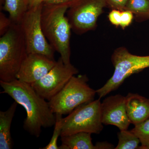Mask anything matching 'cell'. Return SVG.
I'll return each instance as SVG.
<instances>
[{
	"mask_svg": "<svg viewBox=\"0 0 149 149\" xmlns=\"http://www.w3.org/2000/svg\"><path fill=\"white\" fill-rule=\"evenodd\" d=\"M3 91L1 93L10 96L25 109L27 116L23 128L30 135L38 138L42 128L54 125L56 116L50 108L49 102L37 93L30 84L16 79L10 82L0 80Z\"/></svg>",
	"mask_w": 149,
	"mask_h": 149,
	"instance_id": "obj_1",
	"label": "cell"
},
{
	"mask_svg": "<svg viewBox=\"0 0 149 149\" xmlns=\"http://www.w3.org/2000/svg\"><path fill=\"white\" fill-rule=\"evenodd\" d=\"M69 3L43 4L41 14L42 29L49 42L65 64L70 63L71 26L65 14Z\"/></svg>",
	"mask_w": 149,
	"mask_h": 149,
	"instance_id": "obj_2",
	"label": "cell"
},
{
	"mask_svg": "<svg viewBox=\"0 0 149 149\" xmlns=\"http://www.w3.org/2000/svg\"><path fill=\"white\" fill-rule=\"evenodd\" d=\"M27 54L20 25L13 23L0 38V80L10 82L16 79Z\"/></svg>",
	"mask_w": 149,
	"mask_h": 149,
	"instance_id": "obj_3",
	"label": "cell"
},
{
	"mask_svg": "<svg viewBox=\"0 0 149 149\" xmlns=\"http://www.w3.org/2000/svg\"><path fill=\"white\" fill-rule=\"evenodd\" d=\"M86 74L72 76L64 88L49 102L55 114H69L77 107L94 100L96 91L90 87Z\"/></svg>",
	"mask_w": 149,
	"mask_h": 149,
	"instance_id": "obj_4",
	"label": "cell"
},
{
	"mask_svg": "<svg viewBox=\"0 0 149 149\" xmlns=\"http://www.w3.org/2000/svg\"><path fill=\"white\" fill-rule=\"evenodd\" d=\"M111 59L114 72L106 84L96 91L100 99L118 89L130 75L149 68V56L133 55L124 47L116 49Z\"/></svg>",
	"mask_w": 149,
	"mask_h": 149,
	"instance_id": "obj_5",
	"label": "cell"
},
{
	"mask_svg": "<svg viewBox=\"0 0 149 149\" xmlns=\"http://www.w3.org/2000/svg\"><path fill=\"white\" fill-rule=\"evenodd\" d=\"M100 99L77 107L63 118L61 136L79 132L99 134L103 128Z\"/></svg>",
	"mask_w": 149,
	"mask_h": 149,
	"instance_id": "obj_6",
	"label": "cell"
},
{
	"mask_svg": "<svg viewBox=\"0 0 149 149\" xmlns=\"http://www.w3.org/2000/svg\"><path fill=\"white\" fill-rule=\"evenodd\" d=\"M43 5L29 9L19 24L26 44L27 54H40L54 59L55 51L46 38L41 26Z\"/></svg>",
	"mask_w": 149,
	"mask_h": 149,
	"instance_id": "obj_7",
	"label": "cell"
},
{
	"mask_svg": "<svg viewBox=\"0 0 149 149\" xmlns=\"http://www.w3.org/2000/svg\"><path fill=\"white\" fill-rule=\"evenodd\" d=\"M107 7L106 0H74L67 11L73 32L77 35L94 30L98 18Z\"/></svg>",
	"mask_w": 149,
	"mask_h": 149,
	"instance_id": "obj_8",
	"label": "cell"
},
{
	"mask_svg": "<svg viewBox=\"0 0 149 149\" xmlns=\"http://www.w3.org/2000/svg\"><path fill=\"white\" fill-rule=\"evenodd\" d=\"M79 70L71 63H64L60 57L52 69L31 86L40 96L49 101L62 90Z\"/></svg>",
	"mask_w": 149,
	"mask_h": 149,
	"instance_id": "obj_9",
	"label": "cell"
},
{
	"mask_svg": "<svg viewBox=\"0 0 149 149\" xmlns=\"http://www.w3.org/2000/svg\"><path fill=\"white\" fill-rule=\"evenodd\" d=\"M102 122L113 125L120 130H128L130 124L126 109L125 97L117 94L109 96L101 104Z\"/></svg>",
	"mask_w": 149,
	"mask_h": 149,
	"instance_id": "obj_10",
	"label": "cell"
},
{
	"mask_svg": "<svg viewBox=\"0 0 149 149\" xmlns=\"http://www.w3.org/2000/svg\"><path fill=\"white\" fill-rule=\"evenodd\" d=\"M56 63L55 59L43 55L28 54L17 74L16 79L31 85L42 78Z\"/></svg>",
	"mask_w": 149,
	"mask_h": 149,
	"instance_id": "obj_11",
	"label": "cell"
},
{
	"mask_svg": "<svg viewBox=\"0 0 149 149\" xmlns=\"http://www.w3.org/2000/svg\"><path fill=\"white\" fill-rule=\"evenodd\" d=\"M125 104L130 123L136 125L149 118V99L129 93L125 97Z\"/></svg>",
	"mask_w": 149,
	"mask_h": 149,
	"instance_id": "obj_12",
	"label": "cell"
},
{
	"mask_svg": "<svg viewBox=\"0 0 149 149\" xmlns=\"http://www.w3.org/2000/svg\"><path fill=\"white\" fill-rule=\"evenodd\" d=\"M18 104L14 102L6 111H0V149H11L13 141L11 126Z\"/></svg>",
	"mask_w": 149,
	"mask_h": 149,
	"instance_id": "obj_13",
	"label": "cell"
},
{
	"mask_svg": "<svg viewBox=\"0 0 149 149\" xmlns=\"http://www.w3.org/2000/svg\"><path fill=\"white\" fill-rule=\"evenodd\" d=\"M91 134L82 132L61 136L62 145L59 149H96L92 142Z\"/></svg>",
	"mask_w": 149,
	"mask_h": 149,
	"instance_id": "obj_14",
	"label": "cell"
},
{
	"mask_svg": "<svg viewBox=\"0 0 149 149\" xmlns=\"http://www.w3.org/2000/svg\"><path fill=\"white\" fill-rule=\"evenodd\" d=\"M29 0H4L3 9L15 24H19L28 10Z\"/></svg>",
	"mask_w": 149,
	"mask_h": 149,
	"instance_id": "obj_15",
	"label": "cell"
},
{
	"mask_svg": "<svg viewBox=\"0 0 149 149\" xmlns=\"http://www.w3.org/2000/svg\"><path fill=\"white\" fill-rule=\"evenodd\" d=\"M125 10L130 11L138 21L149 19V0H128Z\"/></svg>",
	"mask_w": 149,
	"mask_h": 149,
	"instance_id": "obj_16",
	"label": "cell"
},
{
	"mask_svg": "<svg viewBox=\"0 0 149 149\" xmlns=\"http://www.w3.org/2000/svg\"><path fill=\"white\" fill-rule=\"evenodd\" d=\"M118 142L115 149H139L140 140L131 130H122L118 133Z\"/></svg>",
	"mask_w": 149,
	"mask_h": 149,
	"instance_id": "obj_17",
	"label": "cell"
},
{
	"mask_svg": "<svg viewBox=\"0 0 149 149\" xmlns=\"http://www.w3.org/2000/svg\"><path fill=\"white\" fill-rule=\"evenodd\" d=\"M131 131L140 140L141 146L139 149H149V118L135 125Z\"/></svg>",
	"mask_w": 149,
	"mask_h": 149,
	"instance_id": "obj_18",
	"label": "cell"
},
{
	"mask_svg": "<svg viewBox=\"0 0 149 149\" xmlns=\"http://www.w3.org/2000/svg\"><path fill=\"white\" fill-rule=\"evenodd\" d=\"M56 121L54 125V128L52 136L51 138L49 143L47 146L41 149H59L57 145V141L59 137L61 135L62 128L63 123V115L56 114Z\"/></svg>",
	"mask_w": 149,
	"mask_h": 149,
	"instance_id": "obj_19",
	"label": "cell"
},
{
	"mask_svg": "<svg viewBox=\"0 0 149 149\" xmlns=\"http://www.w3.org/2000/svg\"><path fill=\"white\" fill-rule=\"evenodd\" d=\"M10 17H8L1 11L0 13V35L2 36L7 32L13 24Z\"/></svg>",
	"mask_w": 149,
	"mask_h": 149,
	"instance_id": "obj_20",
	"label": "cell"
},
{
	"mask_svg": "<svg viewBox=\"0 0 149 149\" xmlns=\"http://www.w3.org/2000/svg\"><path fill=\"white\" fill-rule=\"evenodd\" d=\"M133 13L127 10L121 11V21L120 27L123 29L128 27L132 23L133 18Z\"/></svg>",
	"mask_w": 149,
	"mask_h": 149,
	"instance_id": "obj_21",
	"label": "cell"
},
{
	"mask_svg": "<svg viewBox=\"0 0 149 149\" xmlns=\"http://www.w3.org/2000/svg\"><path fill=\"white\" fill-rule=\"evenodd\" d=\"M107 7L112 10L116 9L121 11L125 10L128 0H106Z\"/></svg>",
	"mask_w": 149,
	"mask_h": 149,
	"instance_id": "obj_22",
	"label": "cell"
},
{
	"mask_svg": "<svg viewBox=\"0 0 149 149\" xmlns=\"http://www.w3.org/2000/svg\"><path fill=\"white\" fill-rule=\"evenodd\" d=\"M121 15V10L113 9L109 15V19L112 24L118 27L120 25Z\"/></svg>",
	"mask_w": 149,
	"mask_h": 149,
	"instance_id": "obj_23",
	"label": "cell"
},
{
	"mask_svg": "<svg viewBox=\"0 0 149 149\" xmlns=\"http://www.w3.org/2000/svg\"><path fill=\"white\" fill-rule=\"evenodd\" d=\"M74 0H45L44 3L45 4L57 5L63 3H69Z\"/></svg>",
	"mask_w": 149,
	"mask_h": 149,
	"instance_id": "obj_24",
	"label": "cell"
},
{
	"mask_svg": "<svg viewBox=\"0 0 149 149\" xmlns=\"http://www.w3.org/2000/svg\"><path fill=\"white\" fill-rule=\"evenodd\" d=\"M95 146L96 149H115L112 144L106 142H97Z\"/></svg>",
	"mask_w": 149,
	"mask_h": 149,
	"instance_id": "obj_25",
	"label": "cell"
},
{
	"mask_svg": "<svg viewBox=\"0 0 149 149\" xmlns=\"http://www.w3.org/2000/svg\"><path fill=\"white\" fill-rule=\"evenodd\" d=\"M45 0H29V9L37 7L39 6L42 5L44 3Z\"/></svg>",
	"mask_w": 149,
	"mask_h": 149,
	"instance_id": "obj_26",
	"label": "cell"
}]
</instances>
